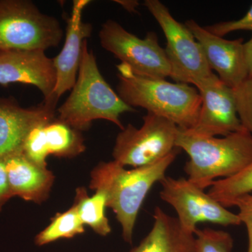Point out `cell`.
I'll list each match as a JSON object with an SVG mask.
<instances>
[{"label":"cell","mask_w":252,"mask_h":252,"mask_svg":"<svg viewBox=\"0 0 252 252\" xmlns=\"http://www.w3.org/2000/svg\"><path fill=\"white\" fill-rule=\"evenodd\" d=\"M90 0H74L72 12L67 19L64 45L60 54L53 59L56 74L54 97H60L75 84L80 66L84 41L91 37L93 26L83 21V12Z\"/></svg>","instance_id":"15"},{"label":"cell","mask_w":252,"mask_h":252,"mask_svg":"<svg viewBox=\"0 0 252 252\" xmlns=\"http://www.w3.org/2000/svg\"><path fill=\"white\" fill-rule=\"evenodd\" d=\"M85 232L77 208L73 205L69 210L58 213L51 220V223L36 235L35 244L43 246L61 239H71Z\"/></svg>","instance_id":"19"},{"label":"cell","mask_w":252,"mask_h":252,"mask_svg":"<svg viewBox=\"0 0 252 252\" xmlns=\"http://www.w3.org/2000/svg\"><path fill=\"white\" fill-rule=\"evenodd\" d=\"M178 153L179 149H175L155 163L132 170L114 160L100 162L91 172L90 188L105 194L107 207L122 225L126 243H132L137 215L149 190L165 177Z\"/></svg>","instance_id":"1"},{"label":"cell","mask_w":252,"mask_h":252,"mask_svg":"<svg viewBox=\"0 0 252 252\" xmlns=\"http://www.w3.org/2000/svg\"><path fill=\"white\" fill-rule=\"evenodd\" d=\"M154 219L152 230L129 252H197L195 235L184 230L176 217L157 207Z\"/></svg>","instance_id":"17"},{"label":"cell","mask_w":252,"mask_h":252,"mask_svg":"<svg viewBox=\"0 0 252 252\" xmlns=\"http://www.w3.org/2000/svg\"><path fill=\"white\" fill-rule=\"evenodd\" d=\"M99 39L104 49L114 54L137 75L164 79L171 77L172 69L165 49L159 44L154 32L140 39L117 21L107 20L99 32Z\"/></svg>","instance_id":"8"},{"label":"cell","mask_w":252,"mask_h":252,"mask_svg":"<svg viewBox=\"0 0 252 252\" xmlns=\"http://www.w3.org/2000/svg\"><path fill=\"white\" fill-rule=\"evenodd\" d=\"M12 196L41 204L49 198L55 176L47 167L39 166L23 153L4 158Z\"/></svg>","instance_id":"16"},{"label":"cell","mask_w":252,"mask_h":252,"mask_svg":"<svg viewBox=\"0 0 252 252\" xmlns=\"http://www.w3.org/2000/svg\"><path fill=\"white\" fill-rule=\"evenodd\" d=\"M201 97L202 104L192 132L207 137H225L243 130L238 117L234 90L225 85L214 73L211 77L194 85Z\"/></svg>","instance_id":"10"},{"label":"cell","mask_w":252,"mask_h":252,"mask_svg":"<svg viewBox=\"0 0 252 252\" xmlns=\"http://www.w3.org/2000/svg\"><path fill=\"white\" fill-rule=\"evenodd\" d=\"M135 111L104 80L88 40L84 41L77 81L69 97L57 109L56 118L81 132L89 130L92 123L99 119L112 122L122 130L125 127L121 115Z\"/></svg>","instance_id":"4"},{"label":"cell","mask_w":252,"mask_h":252,"mask_svg":"<svg viewBox=\"0 0 252 252\" xmlns=\"http://www.w3.org/2000/svg\"><path fill=\"white\" fill-rule=\"evenodd\" d=\"M117 69V94L126 104L132 108L147 109V112L171 121L180 128H193L202 104L196 88L137 75L123 63Z\"/></svg>","instance_id":"3"},{"label":"cell","mask_w":252,"mask_h":252,"mask_svg":"<svg viewBox=\"0 0 252 252\" xmlns=\"http://www.w3.org/2000/svg\"><path fill=\"white\" fill-rule=\"evenodd\" d=\"M29 84L37 88L44 101L56 100V74L53 59L43 51H0V84Z\"/></svg>","instance_id":"13"},{"label":"cell","mask_w":252,"mask_h":252,"mask_svg":"<svg viewBox=\"0 0 252 252\" xmlns=\"http://www.w3.org/2000/svg\"><path fill=\"white\" fill-rule=\"evenodd\" d=\"M175 147L189 155L187 180L203 190L237 175L252 162V135L247 130L217 138L179 127Z\"/></svg>","instance_id":"2"},{"label":"cell","mask_w":252,"mask_h":252,"mask_svg":"<svg viewBox=\"0 0 252 252\" xmlns=\"http://www.w3.org/2000/svg\"><path fill=\"white\" fill-rule=\"evenodd\" d=\"M201 46L210 69L222 82L235 89L249 77L243 39L227 40L215 35L193 19L186 21Z\"/></svg>","instance_id":"11"},{"label":"cell","mask_w":252,"mask_h":252,"mask_svg":"<svg viewBox=\"0 0 252 252\" xmlns=\"http://www.w3.org/2000/svg\"><path fill=\"white\" fill-rule=\"evenodd\" d=\"M244 49L248 66L249 77H252V37L248 42L244 43Z\"/></svg>","instance_id":"26"},{"label":"cell","mask_w":252,"mask_h":252,"mask_svg":"<svg viewBox=\"0 0 252 252\" xmlns=\"http://www.w3.org/2000/svg\"><path fill=\"white\" fill-rule=\"evenodd\" d=\"M140 129L128 124L119 132L113 149L114 161L137 168L155 163L176 148L178 126L165 118L147 112Z\"/></svg>","instance_id":"7"},{"label":"cell","mask_w":252,"mask_h":252,"mask_svg":"<svg viewBox=\"0 0 252 252\" xmlns=\"http://www.w3.org/2000/svg\"><path fill=\"white\" fill-rule=\"evenodd\" d=\"M159 183L162 189L160 197L175 209L176 218L182 228L194 234L201 223L228 226L241 224L238 214L227 210L203 189L187 179H175L165 176Z\"/></svg>","instance_id":"9"},{"label":"cell","mask_w":252,"mask_h":252,"mask_svg":"<svg viewBox=\"0 0 252 252\" xmlns=\"http://www.w3.org/2000/svg\"><path fill=\"white\" fill-rule=\"evenodd\" d=\"M236 207L239 218L246 226L248 231V247L247 252H252V194L242 195L234 199L227 207Z\"/></svg>","instance_id":"24"},{"label":"cell","mask_w":252,"mask_h":252,"mask_svg":"<svg viewBox=\"0 0 252 252\" xmlns=\"http://www.w3.org/2000/svg\"><path fill=\"white\" fill-rule=\"evenodd\" d=\"M194 235L197 252H232L233 250L234 242L228 232L198 228Z\"/></svg>","instance_id":"21"},{"label":"cell","mask_w":252,"mask_h":252,"mask_svg":"<svg viewBox=\"0 0 252 252\" xmlns=\"http://www.w3.org/2000/svg\"><path fill=\"white\" fill-rule=\"evenodd\" d=\"M73 205H75L79 218L84 225H89L101 236L110 234L112 228L106 216L107 198L103 191L95 190V193L90 197L88 195L85 187H79L76 190Z\"/></svg>","instance_id":"18"},{"label":"cell","mask_w":252,"mask_h":252,"mask_svg":"<svg viewBox=\"0 0 252 252\" xmlns=\"http://www.w3.org/2000/svg\"><path fill=\"white\" fill-rule=\"evenodd\" d=\"M233 90L240 122L252 135V77H248Z\"/></svg>","instance_id":"22"},{"label":"cell","mask_w":252,"mask_h":252,"mask_svg":"<svg viewBox=\"0 0 252 252\" xmlns=\"http://www.w3.org/2000/svg\"><path fill=\"white\" fill-rule=\"evenodd\" d=\"M207 193L225 207L238 197L252 194V162L237 175L215 181Z\"/></svg>","instance_id":"20"},{"label":"cell","mask_w":252,"mask_h":252,"mask_svg":"<svg viewBox=\"0 0 252 252\" xmlns=\"http://www.w3.org/2000/svg\"><path fill=\"white\" fill-rule=\"evenodd\" d=\"M63 36L58 19L32 1L0 0V51H46L59 46Z\"/></svg>","instance_id":"5"},{"label":"cell","mask_w":252,"mask_h":252,"mask_svg":"<svg viewBox=\"0 0 252 252\" xmlns=\"http://www.w3.org/2000/svg\"><path fill=\"white\" fill-rule=\"evenodd\" d=\"M204 28L212 34L221 37L235 31L252 32V5L247 14L240 19L216 23Z\"/></svg>","instance_id":"23"},{"label":"cell","mask_w":252,"mask_h":252,"mask_svg":"<svg viewBox=\"0 0 252 252\" xmlns=\"http://www.w3.org/2000/svg\"><path fill=\"white\" fill-rule=\"evenodd\" d=\"M56 101H44L25 108L14 98L0 97V158L22 153L28 133L35 126L57 115Z\"/></svg>","instance_id":"12"},{"label":"cell","mask_w":252,"mask_h":252,"mask_svg":"<svg viewBox=\"0 0 252 252\" xmlns=\"http://www.w3.org/2000/svg\"><path fill=\"white\" fill-rule=\"evenodd\" d=\"M12 197L8 182L4 158H0V212L6 202Z\"/></svg>","instance_id":"25"},{"label":"cell","mask_w":252,"mask_h":252,"mask_svg":"<svg viewBox=\"0 0 252 252\" xmlns=\"http://www.w3.org/2000/svg\"><path fill=\"white\" fill-rule=\"evenodd\" d=\"M86 149L82 132L56 117L32 129L23 144L22 153L36 165L46 167L49 156L72 158Z\"/></svg>","instance_id":"14"},{"label":"cell","mask_w":252,"mask_h":252,"mask_svg":"<svg viewBox=\"0 0 252 252\" xmlns=\"http://www.w3.org/2000/svg\"><path fill=\"white\" fill-rule=\"evenodd\" d=\"M144 6L161 28L167 45L165 49L172 69L171 77L176 83L195 85L211 77L212 72L201 46L193 33L174 18L159 0H146Z\"/></svg>","instance_id":"6"},{"label":"cell","mask_w":252,"mask_h":252,"mask_svg":"<svg viewBox=\"0 0 252 252\" xmlns=\"http://www.w3.org/2000/svg\"><path fill=\"white\" fill-rule=\"evenodd\" d=\"M114 1L121 5L124 9L130 13L136 12L137 6L140 5L139 1L136 0H117Z\"/></svg>","instance_id":"27"}]
</instances>
